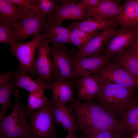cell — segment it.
<instances>
[{"instance_id":"obj_24","label":"cell","mask_w":138,"mask_h":138,"mask_svg":"<svg viewBox=\"0 0 138 138\" xmlns=\"http://www.w3.org/2000/svg\"><path fill=\"white\" fill-rule=\"evenodd\" d=\"M44 90H38L29 93L28 103L25 108L27 115L30 116L37 109H41L51 101L44 95Z\"/></svg>"},{"instance_id":"obj_40","label":"cell","mask_w":138,"mask_h":138,"mask_svg":"<svg viewBox=\"0 0 138 138\" xmlns=\"http://www.w3.org/2000/svg\"><path fill=\"white\" fill-rule=\"evenodd\" d=\"M75 138H76V137H75ZM79 138H80V137H79Z\"/></svg>"},{"instance_id":"obj_4","label":"cell","mask_w":138,"mask_h":138,"mask_svg":"<svg viewBox=\"0 0 138 138\" xmlns=\"http://www.w3.org/2000/svg\"><path fill=\"white\" fill-rule=\"evenodd\" d=\"M53 102L30 116L28 128L32 138H57L53 113Z\"/></svg>"},{"instance_id":"obj_19","label":"cell","mask_w":138,"mask_h":138,"mask_svg":"<svg viewBox=\"0 0 138 138\" xmlns=\"http://www.w3.org/2000/svg\"><path fill=\"white\" fill-rule=\"evenodd\" d=\"M15 80L16 87L23 89L29 93L38 90L50 89L52 83L47 84L38 78L32 80L26 72L18 68L14 71L13 76Z\"/></svg>"},{"instance_id":"obj_34","label":"cell","mask_w":138,"mask_h":138,"mask_svg":"<svg viewBox=\"0 0 138 138\" xmlns=\"http://www.w3.org/2000/svg\"><path fill=\"white\" fill-rule=\"evenodd\" d=\"M130 46L129 51L138 50V35Z\"/></svg>"},{"instance_id":"obj_27","label":"cell","mask_w":138,"mask_h":138,"mask_svg":"<svg viewBox=\"0 0 138 138\" xmlns=\"http://www.w3.org/2000/svg\"><path fill=\"white\" fill-rule=\"evenodd\" d=\"M99 31L87 32L76 29H73L71 30L70 34L69 43L77 47L78 51H79Z\"/></svg>"},{"instance_id":"obj_38","label":"cell","mask_w":138,"mask_h":138,"mask_svg":"<svg viewBox=\"0 0 138 138\" xmlns=\"http://www.w3.org/2000/svg\"><path fill=\"white\" fill-rule=\"evenodd\" d=\"M70 132L68 133L67 135L65 138H70Z\"/></svg>"},{"instance_id":"obj_13","label":"cell","mask_w":138,"mask_h":138,"mask_svg":"<svg viewBox=\"0 0 138 138\" xmlns=\"http://www.w3.org/2000/svg\"><path fill=\"white\" fill-rule=\"evenodd\" d=\"M51 17L47 19L41 33L43 39L42 42L48 45L51 44L52 46L59 47L69 43L71 30L62 25L55 24Z\"/></svg>"},{"instance_id":"obj_16","label":"cell","mask_w":138,"mask_h":138,"mask_svg":"<svg viewBox=\"0 0 138 138\" xmlns=\"http://www.w3.org/2000/svg\"><path fill=\"white\" fill-rule=\"evenodd\" d=\"M29 13L20 8L9 0H0V23L13 29Z\"/></svg>"},{"instance_id":"obj_20","label":"cell","mask_w":138,"mask_h":138,"mask_svg":"<svg viewBox=\"0 0 138 138\" xmlns=\"http://www.w3.org/2000/svg\"><path fill=\"white\" fill-rule=\"evenodd\" d=\"M116 23L114 18L98 19L92 17L80 22L74 21L67 28L71 30L76 29L86 32H92L108 28Z\"/></svg>"},{"instance_id":"obj_5","label":"cell","mask_w":138,"mask_h":138,"mask_svg":"<svg viewBox=\"0 0 138 138\" xmlns=\"http://www.w3.org/2000/svg\"><path fill=\"white\" fill-rule=\"evenodd\" d=\"M43 39L41 33L34 36L30 41L25 43H16L10 45V50L17 59L19 64L18 68L21 71L27 72L33 77L35 76L34 58L37 48Z\"/></svg>"},{"instance_id":"obj_21","label":"cell","mask_w":138,"mask_h":138,"mask_svg":"<svg viewBox=\"0 0 138 138\" xmlns=\"http://www.w3.org/2000/svg\"><path fill=\"white\" fill-rule=\"evenodd\" d=\"M138 5V0H128L123 4L124 9L121 14L114 18L122 28L130 29L135 28L137 23L136 12Z\"/></svg>"},{"instance_id":"obj_30","label":"cell","mask_w":138,"mask_h":138,"mask_svg":"<svg viewBox=\"0 0 138 138\" xmlns=\"http://www.w3.org/2000/svg\"><path fill=\"white\" fill-rule=\"evenodd\" d=\"M21 9L37 15V10L34 0H9Z\"/></svg>"},{"instance_id":"obj_25","label":"cell","mask_w":138,"mask_h":138,"mask_svg":"<svg viewBox=\"0 0 138 138\" xmlns=\"http://www.w3.org/2000/svg\"><path fill=\"white\" fill-rule=\"evenodd\" d=\"M15 87V79L11 80L0 85V121L4 118L6 111L11 106L10 100V94L12 90Z\"/></svg>"},{"instance_id":"obj_39","label":"cell","mask_w":138,"mask_h":138,"mask_svg":"<svg viewBox=\"0 0 138 138\" xmlns=\"http://www.w3.org/2000/svg\"><path fill=\"white\" fill-rule=\"evenodd\" d=\"M133 138H138V132L136 133L134 136Z\"/></svg>"},{"instance_id":"obj_37","label":"cell","mask_w":138,"mask_h":138,"mask_svg":"<svg viewBox=\"0 0 138 138\" xmlns=\"http://www.w3.org/2000/svg\"><path fill=\"white\" fill-rule=\"evenodd\" d=\"M75 133L74 132H71L70 138H75Z\"/></svg>"},{"instance_id":"obj_9","label":"cell","mask_w":138,"mask_h":138,"mask_svg":"<svg viewBox=\"0 0 138 138\" xmlns=\"http://www.w3.org/2000/svg\"><path fill=\"white\" fill-rule=\"evenodd\" d=\"M138 35L136 28L117 30L112 37L105 46L102 55L109 58L123 53L124 50L130 46Z\"/></svg>"},{"instance_id":"obj_2","label":"cell","mask_w":138,"mask_h":138,"mask_svg":"<svg viewBox=\"0 0 138 138\" xmlns=\"http://www.w3.org/2000/svg\"><path fill=\"white\" fill-rule=\"evenodd\" d=\"M99 91L94 98L98 103L114 114L119 120L135 99L134 89L129 88L99 78Z\"/></svg>"},{"instance_id":"obj_28","label":"cell","mask_w":138,"mask_h":138,"mask_svg":"<svg viewBox=\"0 0 138 138\" xmlns=\"http://www.w3.org/2000/svg\"><path fill=\"white\" fill-rule=\"evenodd\" d=\"M37 15L45 20L51 17L56 6V0H35Z\"/></svg>"},{"instance_id":"obj_32","label":"cell","mask_w":138,"mask_h":138,"mask_svg":"<svg viewBox=\"0 0 138 138\" xmlns=\"http://www.w3.org/2000/svg\"><path fill=\"white\" fill-rule=\"evenodd\" d=\"M14 72V71H11L1 74L0 76V85L11 80L13 76Z\"/></svg>"},{"instance_id":"obj_35","label":"cell","mask_w":138,"mask_h":138,"mask_svg":"<svg viewBox=\"0 0 138 138\" xmlns=\"http://www.w3.org/2000/svg\"><path fill=\"white\" fill-rule=\"evenodd\" d=\"M128 52L138 57V50L129 51Z\"/></svg>"},{"instance_id":"obj_14","label":"cell","mask_w":138,"mask_h":138,"mask_svg":"<svg viewBox=\"0 0 138 138\" xmlns=\"http://www.w3.org/2000/svg\"><path fill=\"white\" fill-rule=\"evenodd\" d=\"M37 52V58L34 67V74L44 83H51L53 82L51 77L52 61L50 57L51 46L42 42L38 46Z\"/></svg>"},{"instance_id":"obj_11","label":"cell","mask_w":138,"mask_h":138,"mask_svg":"<svg viewBox=\"0 0 138 138\" xmlns=\"http://www.w3.org/2000/svg\"><path fill=\"white\" fill-rule=\"evenodd\" d=\"M109 58L103 55L88 57H71L73 74L77 81L82 76L95 73L104 66Z\"/></svg>"},{"instance_id":"obj_8","label":"cell","mask_w":138,"mask_h":138,"mask_svg":"<svg viewBox=\"0 0 138 138\" xmlns=\"http://www.w3.org/2000/svg\"><path fill=\"white\" fill-rule=\"evenodd\" d=\"M95 73V76L99 78L126 88L135 89L138 87V79L116 63L103 67Z\"/></svg>"},{"instance_id":"obj_29","label":"cell","mask_w":138,"mask_h":138,"mask_svg":"<svg viewBox=\"0 0 138 138\" xmlns=\"http://www.w3.org/2000/svg\"><path fill=\"white\" fill-rule=\"evenodd\" d=\"M0 24V43L10 45L17 43L13 30Z\"/></svg>"},{"instance_id":"obj_1","label":"cell","mask_w":138,"mask_h":138,"mask_svg":"<svg viewBox=\"0 0 138 138\" xmlns=\"http://www.w3.org/2000/svg\"><path fill=\"white\" fill-rule=\"evenodd\" d=\"M67 103L76 116V131L83 133L102 131L124 132L119 119L98 103L74 99Z\"/></svg>"},{"instance_id":"obj_7","label":"cell","mask_w":138,"mask_h":138,"mask_svg":"<svg viewBox=\"0 0 138 138\" xmlns=\"http://www.w3.org/2000/svg\"><path fill=\"white\" fill-rule=\"evenodd\" d=\"M65 45L59 47L51 46L52 61L51 77L56 82L63 81L72 79L75 80L71 62L67 54Z\"/></svg>"},{"instance_id":"obj_18","label":"cell","mask_w":138,"mask_h":138,"mask_svg":"<svg viewBox=\"0 0 138 138\" xmlns=\"http://www.w3.org/2000/svg\"><path fill=\"white\" fill-rule=\"evenodd\" d=\"M77 81L78 100L90 101L99 91L100 85L99 78L95 75H86L82 76Z\"/></svg>"},{"instance_id":"obj_6","label":"cell","mask_w":138,"mask_h":138,"mask_svg":"<svg viewBox=\"0 0 138 138\" xmlns=\"http://www.w3.org/2000/svg\"><path fill=\"white\" fill-rule=\"evenodd\" d=\"M74 0H56L55 10L51 16V19L55 24L61 25L68 20L77 21L92 17L87 12L81 3H76Z\"/></svg>"},{"instance_id":"obj_15","label":"cell","mask_w":138,"mask_h":138,"mask_svg":"<svg viewBox=\"0 0 138 138\" xmlns=\"http://www.w3.org/2000/svg\"><path fill=\"white\" fill-rule=\"evenodd\" d=\"M118 0H101L96 6L85 8L87 13L91 17L98 19H107L114 18L122 13L124 9Z\"/></svg>"},{"instance_id":"obj_12","label":"cell","mask_w":138,"mask_h":138,"mask_svg":"<svg viewBox=\"0 0 138 138\" xmlns=\"http://www.w3.org/2000/svg\"><path fill=\"white\" fill-rule=\"evenodd\" d=\"M118 24L117 23L110 27L99 32L90 40L76 53L72 56L79 58L96 56L100 55L103 47L112 37Z\"/></svg>"},{"instance_id":"obj_31","label":"cell","mask_w":138,"mask_h":138,"mask_svg":"<svg viewBox=\"0 0 138 138\" xmlns=\"http://www.w3.org/2000/svg\"><path fill=\"white\" fill-rule=\"evenodd\" d=\"M119 133L102 131L88 132L81 135L80 138H122Z\"/></svg>"},{"instance_id":"obj_23","label":"cell","mask_w":138,"mask_h":138,"mask_svg":"<svg viewBox=\"0 0 138 138\" xmlns=\"http://www.w3.org/2000/svg\"><path fill=\"white\" fill-rule=\"evenodd\" d=\"M119 121L124 131L138 132V102L135 99Z\"/></svg>"},{"instance_id":"obj_17","label":"cell","mask_w":138,"mask_h":138,"mask_svg":"<svg viewBox=\"0 0 138 138\" xmlns=\"http://www.w3.org/2000/svg\"><path fill=\"white\" fill-rule=\"evenodd\" d=\"M52 111L56 124L61 126L68 133L76 131L77 123L71 108L53 102Z\"/></svg>"},{"instance_id":"obj_41","label":"cell","mask_w":138,"mask_h":138,"mask_svg":"<svg viewBox=\"0 0 138 138\" xmlns=\"http://www.w3.org/2000/svg\"><path fill=\"white\" fill-rule=\"evenodd\" d=\"M137 102H138V101H137Z\"/></svg>"},{"instance_id":"obj_33","label":"cell","mask_w":138,"mask_h":138,"mask_svg":"<svg viewBox=\"0 0 138 138\" xmlns=\"http://www.w3.org/2000/svg\"><path fill=\"white\" fill-rule=\"evenodd\" d=\"M82 3L85 6V8L97 6L99 3L100 0H82Z\"/></svg>"},{"instance_id":"obj_22","label":"cell","mask_w":138,"mask_h":138,"mask_svg":"<svg viewBox=\"0 0 138 138\" xmlns=\"http://www.w3.org/2000/svg\"><path fill=\"white\" fill-rule=\"evenodd\" d=\"M50 90L52 94V101L65 105L73 100V87L71 80L52 82Z\"/></svg>"},{"instance_id":"obj_3","label":"cell","mask_w":138,"mask_h":138,"mask_svg":"<svg viewBox=\"0 0 138 138\" xmlns=\"http://www.w3.org/2000/svg\"><path fill=\"white\" fill-rule=\"evenodd\" d=\"M26 115L25 108L16 98L10 113L0 121V138H32Z\"/></svg>"},{"instance_id":"obj_26","label":"cell","mask_w":138,"mask_h":138,"mask_svg":"<svg viewBox=\"0 0 138 138\" xmlns=\"http://www.w3.org/2000/svg\"><path fill=\"white\" fill-rule=\"evenodd\" d=\"M116 63L138 79V57L128 52H123L117 57Z\"/></svg>"},{"instance_id":"obj_10","label":"cell","mask_w":138,"mask_h":138,"mask_svg":"<svg viewBox=\"0 0 138 138\" xmlns=\"http://www.w3.org/2000/svg\"><path fill=\"white\" fill-rule=\"evenodd\" d=\"M46 20L39 16L29 13L22 20L13 27L17 42L22 43L31 36L40 33L44 27Z\"/></svg>"},{"instance_id":"obj_36","label":"cell","mask_w":138,"mask_h":138,"mask_svg":"<svg viewBox=\"0 0 138 138\" xmlns=\"http://www.w3.org/2000/svg\"><path fill=\"white\" fill-rule=\"evenodd\" d=\"M136 19L137 24H138V5L137 7L136 10Z\"/></svg>"}]
</instances>
